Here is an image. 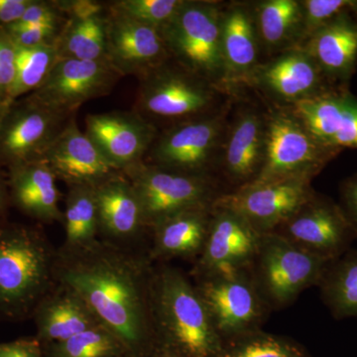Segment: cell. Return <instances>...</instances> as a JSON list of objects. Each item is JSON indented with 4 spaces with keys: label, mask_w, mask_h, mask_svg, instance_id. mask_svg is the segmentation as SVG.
I'll return each instance as SVG.
<instances>
[{
    "label": "cell",
    "mask_w": 357,
    "mask_h": 357,
    "mask_svg": "<svg viewBox=\"0 0 357 357\" xmlns=\"http://www.w3.org/2000/svg\"><path fill=\"white\" fill-rule=\"evenodd\" d=\"M153 262L128 246L98 239L56 255V281L74 289L98 319L138 356L154 351L150 294Z\"/></svg>",
    "instance_id": "cell-1"
},
{
    "label": "cell",
    "mask_w": 357,
    "mask_h": 357,
    "mask_svg": "<svg viewBox=\"0 0 357 357\" xmlns=\"http://www.w3.org/2000/svg\"><path fill=\"white\" fill-rule=\"evenodd\" d=\"M184 0H116L109 6L131 20L160 30L172 20Z\"/></svg>",
    "instance_id": "cell-35"
},
{
    "label": "cell",
    "mask_w": 357,
    "mask_h": 357,
    "mask_svg": "<svg viewBox=\"0 0 357 357\" xmlns=\"http://www.w3.org/2000/svg\"><path fill=\"white\" fill-rule=\"evenodd\" d=\"M261 49L278 53L301 47L304 42L302 2L264 0L251 7Z\"/></svg>",
    "instance_id": "cell-28"
},
{
    "label": "cell",
    "mask_w": 357,
    "mask_h": 357,
    "mask_svg": "<svg viewBox=\"0 0 357 357\" xmlns=\"http://www.w3.org/2000/svg\"><path fill=\"white\" fill-rule=\"evenodd\" d=\"M150 306L155 349L178 357H222V340L196 286L182 271L154 267Z\"/></svg>",
    "instance_id": "cell-2"
},
{
    "label": "cell",
    "mask_w": 357,
    "mask_h": 357,
    "mask_svg": "<svg viewBox=\"0 0 357 357\" xmlns=\"http://www.w3.org/2000/svg\"><path fill=\"white\" fill-rule=\"evenodd\" d=\"M312 181L299 177L250 183L222 192L213 204L236 211L258 234H272L314 196Z\"/></svg>",
    "instance_id": "cell-12"
},
{
    "label": "cell",
    "mask_w": 357,
    "mask_h": 357,
    "mask_svg": "<svg viewBox=\"0 0 357 357\" xmlns=\"http://www.w3.org/2000/svg\"><path fill=\"white\" fill-rule=\"evenodd\" d=\"M222 50L225 84L245 83L260 64L261 50L252 10L248 4L232 3L223 9Z\"/></svg>",
    "instance_id": "cell-27"
},
{
    "label": "cell",
    "mask_w": 357,
    "mask_h": 357,
    "mask_svg": "<svg viewBox=\"0 0 357 357\" xmlns=\"http://www.w3.org/2000/svg\"><path fill=\"white\" fill-rule=\"evenodd\" d=\"M261 234L229 208L213 204L210 227L203 251L192 268V277L248 269Z\"/></svg>",
    "instance_id": "cell-16"
},
{
    "label": "cell",
    "mask_w": 357,
    "mask_h": 357,
    "mask_svg": "<svg viewBox=\"0 0 357 357\" xmlns=\"http://www.w3.org/2000/svg\"><path fill=\"white\" fill-rule=\"evenodd\" d=\"M122 174L137 194L149 231L176 213L213 204L222 195L211 176L173 172L144 161Z\"/></svg>",
    "instance_id": "cell-9"
},
{
    "label": "cell",
    "mask_w": 357,
    "mask_h": 357,
    "mask_svg": "<svg viewBox=\"0 0 357 357\" xmlns=\"http://www.w3.org/2000/svg\"><path fill=\"white\" fill-rule=\"evenodd\" d=\"M265 151L261 170L252 183L282 178H314L340 152L321 144L290 107L265 115Z\"/></svg>",
    "instance_id": "cell-7"
},
{
    "label": "cell",
    "mask_w": 357,
    "mask_h": 357,
    "mask_svg": "<svg viewBox=\"0 0 357 357\" xmlns=\"http://www.w3.org/2000/svg\"><path fill=\"white\" fill-rule=\"evenodd\" d=\"M67 17L56 0H32L16 24L64 25Z\"/></svg>",
    "instance_id": "cell-39"
},
{
    "label": "cell",
    "mask_w": 357,
    "mask_h": 357,
    "mask_svg": "<svg viewBox=\"0 0 357 357\" xmlns=\"http://www.w3.org/2000/svg\"><path fill=\"white\" fill-rule=\"evenodd\" d=\"M7 107H8V105L6 102H0V121H1L2 117L6 114Z\"/></svg>",
    "instance_id": "cell-46"
},
{
    "label": "cell",
    "mask_w": 357,
    "mask_h": 357,
    "mask_svg": "<svg viewBox=\"0 0 357 357\" xmlns=\"http://www.w3.org/2000/svg\"><path fill=\"white\" fill-rule=\"evenodd\" d=\"M223 9L218 2L184 0L160 32L174 63L217 88L225 84Z\"/></svg>",
    "instance_id": "cell-4"
},
{
    "label": "cell",
    "mask_w": 357,
    "mask_h": 357,
    "mask_svg": "<svg viewBox=\"0 0 357 357\" xmlns=\"http://www.w3.org/2000/svg\"><path fill=\"white\" fill-rule=\"evenodd\" d=\"M84 132L110 165L122 173L144 161L159 131L132 110L89 114Z\"/></svg>",
    "instance_id": "cell-17"
},
{
    "label": "cell",
    "mask_w": 357,
    "mask_h": 357,
    "mask_svg": "<svg viewBox=\"0 0 357 357\" xmlns=\"http://www.w3.org/2000/svg\"><path fill=\"white\" fill-rule=\"evenodd\" d=\"M340 206L351 222L357 239V174L342 183Z\"/></svg>",
    "instance_id": "cell-41"
},
{
    "label": "cell",
    "mask_w": 357,
    "mask_h": 357,
    "mask_svg": "<svg viewBox=\"0 0 357 357\" xmlns=\"http://www.w3.org/2000/svg\"><path fill=\"white\" fill-rule=\"evenodd\" d=\"M302 47L333 86L345 88L357 66V15L345 14L319 28Z\"/></svg>",
    "instance_id": "cell-25"
},
{
    "label": "cell",
    "mask_w": 357,
    "mask_h": 357,
    "mask_svg": "<svg viewBox=\"0 0 357 357\" xmlns=\"http://www.w3.org/2000/svg\"><path fill=\"white\" fill-rule=\"evenodd\" d=\"M107 9L84 17L67 18L57 48L61 58L107 62Z\"/></svg>",
    "instance_id": "cell-29"
},
{
    "label": "cell",
    "mask_w": 357,
    "mask_h": 357,
    "mask_svg": "<svg viewBox=\"0 0 357 357\" xmlns=\"http://www.w3.org/2000/svg\"><path fill=\"white\" fill-rule=\"evenodd\" d=\"M0 357H45V354L37 338H21L0 344Z\"/></svg>",
    "instance_id": "cell-40"
},
{
    "label": "cell",
    "mask_w": 357,
    "mask_h": 357,
    "mask_svg": "<svg viewBox=\"0 0 357 357\" xmlns=\"http://www.w3.org/2000/svg\"><path fill=\"white\" fill-rule=\"evenodd\" d=\"M63 213L65 241L59 251L74 252L82 250L93 245L100 238L95 187H68Z\"/></svg>",
    "instance_id": "cell-30"
},
{
    "label": "cell",
    "mask_w": 357,
    "mask_h": 357,
    "mask_svg": "<svg viewBox=\"0 0 357 357\" xmlns=\"http://www.w3.org/2000/svg\"><path fill=\"white\" fill-rule=\"evenodd\" d=\"M32 0H0V28L16 24Z\"/></svg>",
    "instance_id": "cell-43"
},
{
    "label": "cell",
    "mask_w": 357,
    "mask_h": 357,
    "mask_svg": "<svg viewBox=\"0 0 357 357\" xmlns=\"http://www.w3.org/2000/svg\"><path fill=\"white\" fill-rule=\"evenodd\" d=\"M112 357H137V356H134V354H131V352L126 351V352H123V354H119V356H112Z\"/></svg>",
    "instance_id": "cell-47"
},
{
    "label": "cell",
    "mask_w": 357,
    "mask_h": 357,
    "mask_svg": "<svg viewBox=\"0 0 357 357\" xmlns=\"http://www.w3.org/2000/svg\"><path fill=\"white\" fill-rule=\"evenodd\" d=\"M56 255L38 229L0 227V318L22 321L57 283Z\"/></svg>",
    "instance_id": "cell-3"
},
{
    "label": "cell",
    "mask_w": 357,
    "mask_h": 357,
    "mask_svg": "<svg viewBox=\"0 0 357 357\" xmlns=\"http://www.w3.org/2000/svg\"><path fill=\"white\" fill-rule=\"evenodd\" d=\"M100 237L126 246L144 234V215L132 184L119 172L95 187Z\"/></svg>",
    "instance_id": "cell-21"
},
{
    "label": "cell",
    "mask_w": 357,
    "mask_h": 357,
    "mask_svg": "<svg viewBox=\"0 0 357 357\" xmlns=\"http://www.w3.org/2000/svg\"><path fill=\"white\" fill-rule=\"evenodd\" d=\"M169 61L139 79L134 112L170 126L215 114L220 89Z\"/></svg>",
    "instance_id": "cell-6"
},
{
    "label": "cell",
    "mask_w": 357,
    "mask_h": 357,
    "mask_svg": "<svg viewBox=\"0 0 357 357\" xmlns=\"http://www.w3.org/2000/svg\"><path fill=\"white\" fill-rule=\"evenodd\" d=\"M213 204L181 211L152 227V244L147 252L150 260L182 258L196 261L208 236Z\"/></svg>",
    "instance_id": "cell-26"
},
{
    "label": "cell",
    "mask_w": 357,
    "mask_h": 357,
    "mask_svg": "<svg viewBox=\"0 0 357 357\" xmlns=\"http://www.w3.org/2000/svg\"><path fill=\"white\" fill-rule=\"evenodd\" d=\"M8 185L7 178L4 177L1 169H0V215L6 211L7 204L9 203Z\"/></svg>",
    "instance_id": "cell-44"
},
{
    "label": "cell",
    "mask_w": 357,
    "mask_h": 357,
    "mask_svg": "<svg viewBox=\"0 0 357 357\" xmlns=\"http://www.w3.org/2000/svg\"><path fill=\"white\" fill-rule=\"evenodd\" d=\"M37 340L42 347L65 342L100 325L86 302L66 284L57 282L33 312Z\"/></svg>",
    "instance_id": "cell-23"
},
{
    "label": "cell",
    "mask_w": 357,
    "mask_h": 357,
    "mask_svg": "<svg viewBox=\"0 0 357 357\" xmlns=\"http://www.w3.org/2000/svg\"><path fill=\"white\" fill-rule=\"evenodd\" d=\"M64 25L13 24L6 28V31L16 47L57 46Z\"/></svg>",
    "instance_id": "cell-37"
},
{
    "label": "cell",
    "mask_w": 357,
    "mask_h": 357,
    "mask_svg": "<svg viewBox=\"0 0 357 357\" xmlns=\"http://www.w3.org/2000/svg\"><path fill=\"white\" fill-rule=\"evenodd\" d=\"M107 62L121 77H144L170 60L161 32L131 20L109 3Z\"/></svg>",
    "instance_id": "cell-18"
},
{
    "label": "cell",
    "mask_w": 357,
    "mask_h": 357,
    "mask_svg": "<svg viewBox=\"0 0 357 357\" xmlns=\"http://www.w3.org/2000/svg\"><path fill=\"white\" fill-rule=\"evenodd\" d=\"M37 161L48 166L57 180L63 181L67 187H96L119 173L79 129L74 115Z\"/></svg>",
    "instance_id": "cell-19"
},
{
    "label": "cell",
    "mask_w": 357,
    "mask_h": 357,
    "mask_svg": "<svg viewBox=\"0 0 357 357\" xmlns=\"http://www.w3.org/2000/svg\"><path fill=\"white\" fill-rule=\"evenodd\" d=\"M304 42L319 28L345 14L357 15V0H303ZM303 46V45H302Z\"/></svg>",
    "instance_id": "cell-36"
},
{
    "label": "cell",
    "mask_w": 357,
    "mask_h": 357,
    "mask_svg": "<svg viewBox=\"0 0 357 357\" xmlns=\"http://www.w3.org/2000/svg\"><path fill=\"white\" fill-rule=\"evenodd\" d=\"M330 262L301 250L278 234H261L248 270L272 312L285 309L305 290L318 286Z\"/></svg>",
    "instance_id": "cell-5"
},
{
    "label": "cell",
    "mask_w": 357,
    "mask_h": 357,
    "mask_svg": "<svg viewBox=\"0 0 357 357\" xmlns=\"http://www.w3.org/2000/svg\"><path fill=\"white\" fill-rule=\"evenodd\" d=\"M227 128L222 112L173 124L158 133L144 162L173 172L211 176Z\"/></svg>",
    "instance_id": "cell-8"
},
{
    "label": "cell",
    "mask_w": 357,
    "mask_h": 357,
    "mask_svg": "<svg viewBox=\"0 0 357 357\" xmlns=\"http://www.w3.org/2000/svg\"><path fill=\"white\" fill-rule=\"evenodd\" d=\"M318 287L333 318H357V249L328 263Z\"/></svg>",
    "instance_id": "cell-31"
},
{
    "label": "cell",
    "mask_w": 357,
    "mask_h": 357,
    "mask_svg": "<svg viewBox=\"0 0 357 357\" xmlns=\"http://www.w3.org/2000/svg\"><path fill=\"white\" fill-rule=\"evenodd\" d=\"M72 116L32 95L10 103L0 121V166L37 161Z\"/></svg>",
    "instance_id": "cell-11"
},
{
    "label": "cell",
    "mask_w": 357,
    "mask_h": 357,
    "mask_svg": "<svg viewBox=\"0 0 357 357\" xmlns=\"http://www.w3.org/2000/svg\"><path fill=\"white\" fill-rule=\"evenodd\" d=\"M222 357H312L291 338L257 330L223 342Z\"/></svg>",
    "instance_id": "cell-33"
},
{
    "label": "cell",
    "mask_w": 357,
    "mask_h": 357,
    "mask_svg": "<svg viewBox=\"0 0 357 357\" xmlns=\"http://www.w3.org/2000/svg\"><path fill=\"white\" fill-rule=\"evenodd\" d=\"M9 201L24 215L44 223L63 222L57 178L40 161L8 167Z\"/></svg>",
    "instance_id": "cell-24"
},
{
    "label": "cell",
    "mask_w": 357,
    "mask_h": 357,
    "mask_svg": "<svg viewBox=\"0 0 357 357\" xmlns=\"http://www.w3.org/2000/svg\"><path fill=\"white\" fill-rule=\"evenodd\" d=\"M16 72V46L6 29L0 28V102L8 105Z\"/></svg>",
    "instance_id": "cell-38"
},
{
    "label": "cell",
    "mask_w": 357,
    "mask_h": 357,
    "mask_svg": "<svg viewBox=\"0 0 357 357\" xmlns=\"http://www.w3.org/2000/svg\"><path fill=\"white\" fill-rule=\"evenodd\" d=\"M245 83L259 89L281 107H293L303 100L340 89L323 74L304 47H296L260 63Z\"/></svg>",
    "instance_id": "cell-14"
},
{
    "label": "cell",
    "mask_w": 357,
    "mask_h": 357,
    "mask_svg": "<svg viewBox=\"0 0 357 357\" xmlns=\"http://www.w3.org/2000/svg\"><path fill=\"white\" fill-rule=\"evenodd\" d=\"M121 76L107 62L60 58L32 95L52 109L74 115L84 103L109 95Z\"/></svg>",
    "instance_id": "cell-15"
},
{
    "label": "cell",
    "mask_w": 357,
    "mask_h": 357,
    "mask_svg": "<svg viewBox=\"0 0 357 357\" xmlns=\"http://www.w3.org/2000/svg\"><path fill=\"white\" fill-rule=\"evenodd\" d=\"M290 107L321 144L340 152L357 149V98L347 88Z\"/></svg>",
    "instance_id": "cell-20"
},
{
    "label": "cell",
    "mask_w": 357,
    "mask_h": 357,
    "mask_svg": "<svg viewBox=\"0 0 357 357\" xmlns=\"http://www.w3.org/2000/svg\"><path fill=\"white\" fill-rule=\"evenodd\" d=\"M153 354L155 357H178L174 356V354H169V352L160 351V349H154Z\"/></svg>",
    "instance_id": "cell-45"
},
{
    "label": "cell",
    "mask_w": 357,
    "mask_h": 357,
    "mask_svg": "<svg viewBox=\"0 0 357 357\" xmlns=\"http://www.w3.org/2000/svg\"><path fill=\"white\" fill-rule=\"evenodd\" d=\"M265 115L244 110L227 126L220 164L234 189L250 184L261 170L265 151Z\"/></svg>",
    "instance_id": "cell-22"
},
{
    "label": "cell",
    "mask_w": 357,
    "mask_h": 357,
    "mask_svg": "<svg viewBox=\"0 0 357 357\" xmlns=\"http://www.w3.org/2000/svg\"><path fill=\"white\" fill-rule=\"evenodd\" d=\"M43 349L48 351L49 357H112L128 351L121 340L102 325Z\"/></svg>",
    "instance_id": "cell-34"
},
{
    "label": "cell",
    "mask_w": 357,
    "mask_h": 357,
    "mask_svg": "<svg viewBox=\"0 0 357 357\" xmlns=\"http://www.w3.org/2000/svg\"><path fill=\"white\" fill-rule=\"evenodd\" d=\"M272 234L326 261L344 255L356 239L342 206L317 192Z\"/></svg>",
    "instance_id": "cell-13"
},
{
    "label": "cell",
    "mask_w": 357,
    "mask_h": 357,
    "mask_svg": "<svg viewBox=\"0 0 357 357\" xmlns=\"http://www.w3.org/2000/svg\"><path fill=\"white\" fill-rule=\"evenodd\" d=\"M194 279L223 342L261 330L271 311L258 293L248 269L218 272Z\"/></svg>",
    "instance_id": "cell-10"
},
{
    "label": "cell",
    "mask_w": 357,
    "mask_h": 357,
    "mask_svg": "<svg viewBox=\"0 0 357 357\" xmlns=\"http://www.w3.org/2000/svg\"><path fill=\"white\" fill-rule=\"evenodd\" d=\"M66 17H84L107 9V4L95 0H56Z\"/></svg>",
    "instance_id": "cell-42"
},
{
    "label": "cell",
    "mask_w": 357,
    "mask_h": 357,
    "mask_svg": "<svg viewBox=\"0 0 357 357\" xmlns=\"http://www.w3.org/2000/svg\"><path fill=\"white\" fill-rule=\"evenodd\" d=\"M60 58L57 46L16 47L15 79L8 105L39 89Z\"/></svg>",
    "instance_id": "cell-32"
}]
</instances>
